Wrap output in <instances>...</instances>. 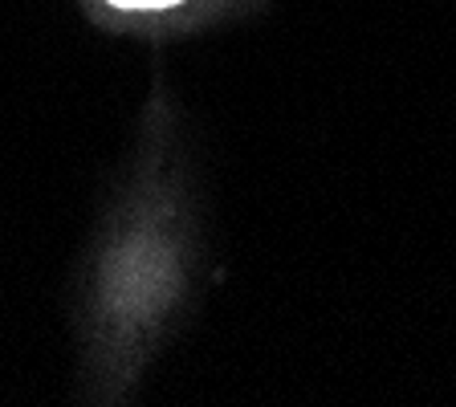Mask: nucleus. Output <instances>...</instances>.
I'll list each match as a JSON object with an SVG mask.
<instances>
[{"mask_svg":"<svg viewBox=\"0 0 456 407\" xmlns=\"http://www.w3.org/2000/svg\"><path fill=\"white\" fill-rule=\"evenodd\" d=\"M114 9H142V12H151V9H171V4H180V0H110Z\"/></svg>","mask_w":456,"mask_h":407,"instance_id":"1","label":"nucleus"}]
</instances>
